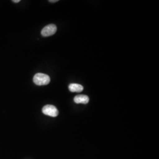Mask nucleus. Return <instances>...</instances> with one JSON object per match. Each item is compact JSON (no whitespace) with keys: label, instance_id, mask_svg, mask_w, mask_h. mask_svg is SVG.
I'll return each instance as SVG.
<instances>
[{"label":"nucleus","instance_id":"1","mask_svg":"<svg viewBox=\"0 0 159 159\" xmlns=\"http://www.w3.org/2000/svg\"><path fill=\"white\" fill-rule=\"evenodd\" d=\"M33 81L36 85H47L50 82V78L47 74L44 73H37L34 76Z\"/></svg>","mask_w":159,"mask_h":159},{"label":"nucleus","instance_id":"2","mask_svg":"<svg viewBox=\"0 0 159 159\" xmlns=\"http://www.w3.org/2000/svg\"><path fill=\"white\" fill-rule=\"evenodd\" d=\"M42 111L45 115L50 117H57L58 115V110L57 108L52 105H46L43 107Z\"/></svg>","mask_w":159,"mask_h":159},{"label":"nucleus","instance_id":"3","mask_svg":"<svg viewBox=\"0 0 159 159\" xmlns=\"http://www.w3.org/2000/svg\"><path fill=\"white\" fill-rule=\"evenodd\" d=\"M57 26L55 24H49L46 25L41 30V34L43 37H49L55 34L57 31Z\"/></svg>","mask_w":159,"mask_h":159},{"label":"nucleus","instance_id":"4","mask_svg":"<svg viewBox=\"0 0 159 159\" xmlns=\"http://www.w3.org/2000/svg\"><path fill=\"white\" fill-rule=\"evenodd\" d=\"M74 101L77 104H86L89 102V97L86 95H77L74 97Z\"/></svg>","mask_w":159,"mask_h":159},{"label":"nucleus","instance_id":"5","mask_svg":"<svg viewBox=\"0 0 159 159\" xmlns=\"http://www.w3.org/2000/svg\"><path fill=\"white\" fill-rule=\"evenodd\" d=\"M68 89L71 92L73 93H80L83 90L84 88L83 86L76 83H72L70 84L68 86Z\"/></svg>","mask_w":159,"mask_h":159},{"label":"nucleus","instance_id":"6","mask_svg":"<svg viewBox=\"0 0 159 159\" xmlns=\"http://www.w3.org/2000/svg\"><path fill=\"white\" fill-rule=\"evenodd\" d=\"M14 3H18V2H20V0H12V1Z\"/></svg>","mask_w":159,"mask_h":159},{"label":"nucleus","instance_id":"7","mask_svg":"<svg viewBox=\"0 0 159 159\" xmlns=\"http://www.w3.org/2000/svg\"><path fill=\"white\" fill-rule=\"evenodd\" d=\"M57 1H58V0H50L49 1L50 2H57Z\"/></svg>","mask_w":159,"mask_h":159}]
</instances>
